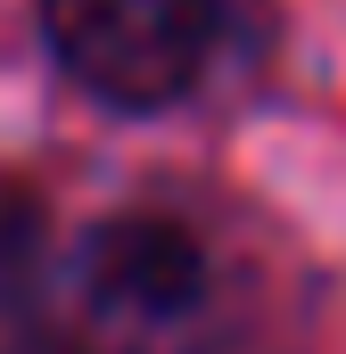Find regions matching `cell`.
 <instances>
[{
	"label": "cell",
	"mask_w": 346,
	"mask_h": 354,
	"mask_svg": "<svg viewBox=\"0 0 346 354\" xmlns=\"http://www.w3.org/2000/svg\"><path fill=\"white\" fill-rule=\"evenodd\" d=\"M17 354H75V346H58V338H33V346H17Z\"/></svg>",
	"instance_id": "4"
},
{
	"label": "cell",
	"mask_w": 346,
	"mask_h": 354,
	"mask_svg": "<svg viewBox=\"0 0 346 354\" xmlns=\"http://www.w3.org/2000/svg\"><path fill=\"white\" fill-rule=\"evenodd\" d=\"M66 75L116 107H165L198 83L215 41V0H42Z\"/></svg>",
	"instance_id": "1"
},
{
	"label": "cell",
	"mask_w": 346,
	"mask_h": 354,
	"mask_svg": "<svg viewBox=\"0 0 346 354\" xmlns=\"http://www.w3.org/2000/svg\"><path fill=\"white\" fill-rule=\"evenodd\" d=\"M33 264H42V206H33V189L0 181V297H17Z\"/></svg>",
	"instance_id": "3"
},
{
	"label": "cell",
	"mask_w": 346,
	"mask_h": 354,
	"mask_svg": "<svg viewBox=\"0 0 346 354\" xmlns=\"http://www.w3.org/2000/svg\"><path fill=\"white\" fill-rule=\"evenodd\" d=\"M83 280H91V297H99V313L173 322V313L198 305L206 256H198V239H190L181 223H165V214H124V223H107V231L91 239Z\"/></svg>",
	"instance_id": "2"
}]
</instances>
